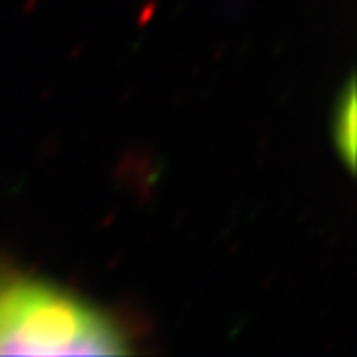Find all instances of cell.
Here are the masks:
<instances>
[{"instance_id": "cell-1", "label": "cell", "mask_w": 357, "mask_h": 357, "mask_svg": "<svg viewBox=\"0 0 357 357\" xmlns=\"http://www.w3.org/2000/svg\"><path fill=\"white\" fill-rule=\"evenodd\" d=\"M114 319L50 282L0 268V356H117Z\"/></svg>"}, {"instance_id": "cell-2", "label": "cell", "mask_w": 357, "mask_h": 357, "mask_svg": "<svg viewBox=\"0 0 357 357\" xmlns=\"http://www.w3.org/2000/svg\"><path fill=\"white\" fill-rule=\"evenodd\" d=\"M356 82L349 77L333 112V141L347 169H354L356 165Z\"/></svg>"}]
</instances>
